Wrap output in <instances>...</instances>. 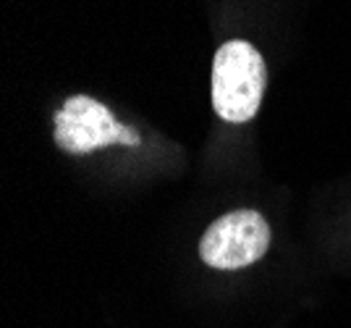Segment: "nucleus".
Listing matches in <instances>:
<instances>
[{"mask_svg": "<svg viewBox=\"0 0 351 328\" xmlns=\"http://www.w3.org/2000/svg\"><path fill=\"white\" fill-rule=\"evenodd\" d=\"M265 60L257 47L244 40H231L213 60V108L223 121L247 124L257 116L263 103Z\"/></svg>", "mask_w": 351, "mask_h": 328, "instance_id": "obj_1", "label": "nucleus"}, {"mask_svg": "<svg viewBox=\"0 0 351 328\" xmlns=\"http://www.w3.org/2000/svg\"><path fill=\"white\" fill-rule=\"evenodd\" d=\"M270 247V226L257 210H234L207 226L199 257L210 268L239 270L257 263Z\"/></svg>", "mask_w": 351, "mask_h": 328, "instance_id": "obj_2", "label": "nucleus"}, {"mask_svg": "<svg viewBox=\"0 0 351 328\" xmlns=\"http://www.w3.org/2000/svg\"><path fill=\"white\" fill-rule=\"evenodd\" d=\"M56 142L71 155H87L108 145H136L139 134L129 126H118L113 113L100 100L73 95L56 113Z\"/></svg>", "mask_w": 351, "mask_h": 328, "instance_id": "obj_3", "label": "nucleus"}]
</instances>
